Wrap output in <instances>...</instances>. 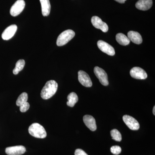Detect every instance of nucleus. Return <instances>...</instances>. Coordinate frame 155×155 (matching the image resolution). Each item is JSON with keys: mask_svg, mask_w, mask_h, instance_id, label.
Here are the masks:
<instances>
[{"mask_svg": "<svg viewBox=\"0 0 155 155\" xmlns=\"http://www.w3.org/2000/svg\"><path fill=\"white\" fill-rule=\"evenodd\" d=\"M130 75L137 79H145L147 78V72L143 69L139 67H134L130 70Z\"/></svg>", "mask_w": 155, "mask_h": 155, "instance_id": "obj_8", "label": "nucleus"}, {"mask_svg": "<svg viewBox=\"0 0 155 155\" xmlns=\"http://www.w3.org/2000/svg\"><path fill=\"white\" fill-rule=\"evenodd\" d=\"M116 40L119 44L123 46L129 45L130 42V40L125 35L122 33H118L116 35Z\"/></svg>", "mask_w": 155, "mask_h": 155, "instance_id": "obj_17", "label": "nucleus"}, {"mask_svg": "<svg viewBox=\"0 0 155 155\" xmlns=\"http://www.w3.org/2000/svg\"><path fill=\"white\" fill-rule=\"evenodd\" d=\"M111 136L112 139L116 141L120 142L122 140V135L119 130L116 129H114L111 130Z\"/></svg>", "mask_w": 155, "mask_h": 155, "instance_id": "obj_21", "label": "nucleus"}, {"mask_svg": "<svg viewBox=\"0 0 155 155\" xmlns=\"http://www.w3.org/2000/svg\"><path fill=\"white\" fill-rule=\"evenodd\" d=\"M115 1L119 3H121V4H123L125 2L126 0H115Z\"/></svg>", "mask_w": 155, "mask_h": 155, "instance_id": "obj_25", "label": "nucleus"}, {"mask_svg": "<svg viewBox=\"0 0 155 155\" xmlns=\"http://www.w3.org/2000/svg\"><path fill=\"white\" fill-rule=\"evenodd\" d=\"M97 46L100 50L110 56H114L115 51L114 48L107 43L102 40L98 41Z\"/></svg>", "mask_w": 155, "mask_h": 155, "instance_id": "obj_6", "label": "nucleus"}, {"mask_svg": "<svg viewBox=\"0 0 155 155\" xmlns=\"http://www.w3.org/2000/svg\"><path fill=\"white\" fill-rule=\"evenodd\" d=\"M94 73L102 85L107 86L109 84L107 74L104 69L98 67H95Z\"/></svg>", "mask_w": 155, "mask_h": 155, "instance_id": "obj_4", "label": "nucleus"}, {"mask_svg": "<svg viewBox=\"0 0 155 155\" xmlns=\"http://www.w3.org/2000/svg\"><path fill=\"white\" fill-rule=\"evenodd\" d=\"M75 33L73 30L68 29L64 31L58 36L57 41V45L58 46H62L67 44L68 42L75 36Z\"/></svg>", "mask_w": 155, "mask_h": 155, "instance_id": "obj_3", "label": "nucleus"}, {"mask_svg": "<svg viewBox=\"0 0 155 155\" xmlns=\"http://www.w3.org/2000/svg\"><path fill=\"white\" fill-rule=\"evenodd\" d=\"M91 22L95 28L101 29L103 32H107L109 29L107 23L103 22L101 18L97 16H94L92 17Z\"/></svg>", "mask_w": 155, "mask_h": 155, "instance_id": "obj_9", "label": "nucleus"}, {"mask_svg": "<svg viewBox=\"0 0 155 155\" xmlns=\"http://www.w3.org/2000/svg\"><path fill=\"white\" fill-rule=\"evenodd\" d=\"M153 115H155V106H154L153 108Z\"/></svg>", "mask_w": 155, "mask_h": 155, "instance_id": "obj_26", "label": "nucleus"}, {"mask_svg": "<svg viewBox=\"0 0 155 155\" xmlns=\"http://www.w3.org/2000/svg\"><path fill=\"white\" fill-rule=\"evenodd\" d=\"M152 0H139L135 4L136 8L138 10L145 11L151 8Z\"/></svg>", "mask_w": 155, "mask_h": 155, "instance_id": "obj_14", "label": "nucleus"}, {"mask_svg": "<svg viewBox=\"0 0 155 155\" xmlns=\"http://www.w3.org/2000/svg\"><path fill=\"white\" fill-rule=\"evenodd\" d=\"M25 2L24 0H17L10 10V14L13 17H17L24 10L25 7Z\"/></svg>", "mask_w": 155, "mask_h": 155, "instance_id": "obj_5", "label": "nucleus"}, {"mask_svg": "<svg viewBox=\"0 0 155 155\" xmlns=\"http://www.w3.org/2000/svg\"><path fill=\"white\" fill-rule=\"evenodd\" d=\"M75 155H88L83 150L77 149L75 150Z\"/></svg>", "mask_w": 155, "mask_h": 155, "instance_id": "obj_24", "label": "nucleus"}, {"mask_svg": "<svg viewBox=\"0 0 155 155\" xmlns=\"http://www.w3.org/2000/svg\"><path fill=\"white\" fill-rule=\"evenodd\" d=\"M78 79L79 82L85 87H91L92 82L88 74L84 71L80 70L78 72Z\"/></svg>", "mask_w": 155, "mask_h": 155, "instance_id": "obj_10", "label": "nucleus"}, {"mask_svg": "<svg viewBox=\"0 0 155 155\" xmlns=\"http://www.w3.org/2000/svg\"><path fill=\"white\" fill-rule=\"evenodd\" d=\"M123 120L127 127L132 130H138L140 128V124L136 119L128 115L123 116Z\"/></svg>", "mask_w": 155, "mask_h": 155, "instance_id": "obj_7", "label": "nucleus"}, {"mask_svg": "<svg viewBox=\"0 0 155 155\" xmlns=\"http://www.w3.org/2000/svg\"><path fill=\"white\" fill-rule=\"evenodd\" d=\"M19 107H20V111L22 113H24V112H26L29 109L30 105H29V103L27 102L23 104Z\"/></svg>", "mask_w": 155, "mask_h": 155, "instance_id": "obj_23", "label": "nucleus"}, {"mask_svg": "<svg viewBox=\"0 0 155 155\" xmlns=\"http://www.w3.org/2000/svg\"><path fill=\"white\" fill-rule=\"evenodd\" d=\"M83 121L84 124L91 131H95L97 129L95 119L90 115H85L84 116Z\"/></svg>", "mask_w": 155, "mask_h": 155, "instance_id": "obj_13", "label": "nucleus"}, {"mask_svg": "<svg viewBox=\"0 0 155 155\" xmlns=\"http://www.w3.org/2000/svg\"><path fill=\"white\" fill-rule=\"evenodd\" d=\"M17 29L16 25H12L7 27L2 34V38L5 40H8L14 36Z\"/></svg>", "mask_w": 155, "mask_h": 155, "instance_id": "obj_12", "label": "nucleus"}, {"mask_svg": "<svg viewBox=\"0 0 155 155\" xmlns=\"http://www.w3.org/2000/svg\"><path fill=\"white\" fill-rule=\"evenodd\" d=\"M28 132L34 137L38 138H45L47 133L44 127L37 123H33L28 128Z\"/></svg>", "mask_w": 155, "mask_h": 155, "instance_id": "obj_2", "label": "nucleus"}, {"mask_svg": "<svg viewBox=\"0 0 155 155\" xmlns=\"http://www.w3.org/2000/svg\"><path fill=\"white\" fill-rule=\"evenodd\" d=\"M68 101L67 102V105L70 107H73L75 104L78 101V98L77 95L75 92H72L69 94L67 97Z\"/></svg>", "mask_w": 155, "mask_h": 155, "instance_id": "obj_18", "label": "nucleus"}, {"mask_svg": "<svg viewBox=\"0 0 155 155\" xmlns=\"http://www.w3.org/2000/svg\"><path fill=\"white\" fill-rule=\"evenodd\" d=\"M127 38L134 43L136 44L140 45L142 43L143 41L141 35L137 31H130L127 33Z\"/></svg>", "mask_w": 155, "mask_h": 155, "instance_id": "obj_15", "label": "nucleus"}, {"mask_svg": "<svg viewBox=\"0 0 155 155\" xmlns=\"http://www.w3.org/2000/svg\"><path fill=\"white\" fill-rule=\"evenodd\" d=\"M25 65V62L24 60H19L17 61L16 64V67L13 70V73L14 75H17L19 72L23 69Z\"/></svg>", "mask_w": 155, "mask_h": 155, "instance_id": "obj_19", "label": "nucleus"}, {"mask_svg": "<svg viewBox=\"0 0 155 155\" xmlns=\"http://www.w3.org/2000/svg\"><path fill=\"white\" fill-rule=\"evenodd\" d=\"M58 88V84L54 80L47 81L42 89L41 95L44 100H48L53 97Z\"/></svg>", "mask_w": 155, "mask_h": 155, "instance_id": "obj_1", "label": "nucleus"}, {"mask_svg": "<svg viewBox=\"0 0 155 155\" xmlns=\"http://www.w3.org/2000/svg\"><path fill=\"white\" fill-rule=\"evenodd\" d=\"M28 98V94L25 92L22 93L18 97L17 102H16V104L18 107H20L24 103L27 102Z\"/></svg>", "mask_w": 155, "mask_h": 155, "instance_id": "obj_20", "label": "nucleus"}, {"mask_svg": "<svg viewBox=\"0 0 155 155\" xmlns=\"http://www.w3.org/2000/svg\"><path fill=\"white\" fill-rule=\"evenodd\" d=\"M111 153L114 155H118L119 154L122 152V149L121 147L119 146H114L110 148Z\"/></svg>", "mask_w": 155, "mask_h": 155, "instance_id": "obj_22", "label": "nucleus"}, {"mask_svg": "<svg viewBox=\"0 0 155 155\" xmlns=\"http://www.w3.org/2000/svg\"><path fill=\"white\" fill-rule=\"evenodd\" d=\"M26 151L25 148L23 146L8 147L6 148L5 152L8 155H21Z\"/></svg>", "mask_w": 155, "mask_h": 155, "instance_id": "obj_11", "label": "nucleus"}, {"mask_svg": "<svg viewBox=\"0 0 155 155\" xmlns=\"http://www.w3.org/2000/svg\"><path fill=\"white\" fill-rule=\"evenodd\" d=\"M41 6L42 14L44 17L50 14L51 6L49 0H40Z\"/></svg>", "mask_w": 155, "mask_h": 155, "instance_id": "obj_16", "label": "nucleus"}]
</instances>
